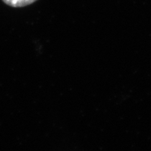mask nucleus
I'll list each match as a JSON object with an SVG mask.
<instances>
[{"label": "nucleus", "instance_id": "1", "mask_svg": "<svg viewBox=\"0 0 151 151\" xmlns=\"http://www.w3.org/2000/svg\"><path fill=\"white\" fill-rule=\"evenodd\" d=\"M6 5L12 7H24L32 4L36 0H2Z\"/></svg>", "mask_w": 151, "mask_h": 151}]
</instances>
